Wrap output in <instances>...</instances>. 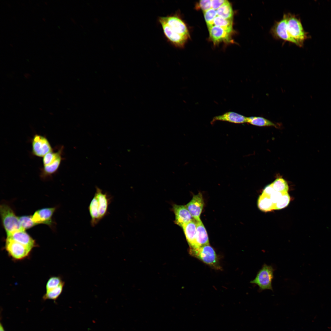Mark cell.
<instances>
[{
    "mask_svg": "<svg viewBox=\"0 0 331 331\" xmlns=\"http://www.w3.org/2000/svg\"><path fill=\"white\" fill-rule=\"evenodd\" d=\"M158 20L167 41L176 48H183L190 35L186 24L179 13L159 17Z\"/></svg>",
    "mask_w": 331,
    "mask_h": 331,
    "instance_id": "6da1fadb",
    "label": "cell"
},
{
    "mask_svg": "<svg viewBox=\"0 0 331 331\" xmlns=\"http://www.w3.org/2000/svg\"><path fill=\"white\" fill-rule=\"evenodd\" d=\"M111 201L109 195L96 187L95 192L88 207L92 226H95L105 216Z\"/></svg>",
    "mask_w": 331,
    "mask_h": 331,
    "instance_id": "7a4b0ae2",
    "label": "cell"
},
{
    "mask_svg": "<svg viewBox=\"0 0 331 331\" xmlns=\"http://www.w3.org/2000/svg\"><path fill=\"white\" fill-rule=\"evenodd\" d=\"M286 20V32L288 42L302 47L309 36L302 27L300 19L290 13L284 14Z\"/></svg>",
    "mask_w": 331,
    "mask_h": 331,
    "instance_id": "3957f363",
    "label": "cell"
},
{
    "mask_svg": "<svg viewBox=\"0 0 331 331\" xmlns=\"http://www.w3.org/2000/svg\"><path fill=\"white\" fill-rule=\"evenodd\" d=\"M189 253L205 264L216 269H221L217 255L214 249L210 245L199 248H190Z\"/></svg>",
    "mask_w": 331,
    "mask_h": 331,
    "instance_id": "277c9868",
    "label": "cell"
},
{
    "mask_svg": "<svg viewBox=\"0 0 331 331\" xmlns=\"http://www.w3.org/2000/svg\"><path fill=\"white\" fill-rule=\"evenodd\" d=\"M0 212L2 225L7 236L14 232L24 230L21 226L19 217L15 215L8 205L5 204H1Z\"/></svg>",
    "mask_w": 331,
    "mask_h": 331,
    "instance_id": "5b68a950",
    "label": "cell"
},
{
    "mask_svg": "<svg viewBox=\"0 0 331 331\" xmlns=\"http://www.w3.org/2000/svg\"><path fill=\"white\" fill-rule=\"evenodd\" d=\"M274 269L271 265L264 264L258 271L255 278L250 283L257 285L260 291L273 290L272 282Z\"/></svg>",
    "mask_w": 331,
    "mask_h": 331,
    "instance_id": "8992f818",
    "label": "cell"
},
{
    "mask_svg": "<svg viewBox=\"0 0 331 331\" xmlns=\"http://www.w3.org/2000/svg\"><path fill=\"white\" fill-rule=\"evenodd\" d=\"M5 248L8 254L16 260H22L28 257L32 249L12 239L6 238Z\"/></svg>",
    "mask_w": 331,
    "mask_h": 331,
    "instance_id": "52a82bcc",
    "label": "cell"
},
{
    "mask_svg": "<svg viewBox=\"0 0 331 331\" xmlns=\"http://www.w3.org/2000/svg\"><path fill=\"white\" fill-rule=\"evenodd\" d=\"M32 153L34 155L43 157L53 150L47 138L44 136L37 134L34 135L32 141Z\"/></svg>",
    "mask_w": 331,
    "mask_h": 331,
    "instance_id": "ba28073f",
    "label": "cell"
},
{
    "mask_svg": "<svg viewBox=\"0 0 331 331\" xmlns=\"http://www.w3.org/2000/svg\"><path fill=\"white\" fill-rule=\"evenodd\" d=\"M208 29L210 37L214 44L222 42L227 43L233 42L232 33L215 25L208 27Z\"/></svg>",
    "mask_w": 331,
    "mask_h": 331,
    "instance_id": "9c48e42d",
    "label": "cell"
},
{
    "mask_svg": "<svg viewBox=\"0 0 331 331\" xmlns=\"http://www.w3.org/2000/svg\"><path fill=\"white\" fill-rule=\"evenodd\" d=\"M204 200L201 193L194 195L191 200L185 206L193 219L196 221L201 220L200 216L204 206Z\"/></svg>",
    "mask_w": 331,
    "mask_h": 331,
    "instance_id": "30bf717a",
    "label": "cell"
},
{
    "mask_svg": "<svg viewBox=\"0 0 331 331\" xmlns=\"http://www.w3.org/2000/svg\"><path fill=\"white\" fill-rule=\"evenodd\" d=\"M172 209L175 216L174 223L181 227L193 219L185 205L174 204Z\"/></svg>",
    "mask_w": 331,
    "mask_h": 331,
    "instance_id": "8fae6325",
    "label": "cell"
},
{
    "mask_svg": "<svg viewBox=\"0 0 331 331\" xmlns=\"http://www.w3.org/2000/svg\"><path fill=\"white\" fill-rule=\"evenodd\" d=\"M55 210V207L39 209L35 211L32 216V219L36 224L43 223L51 225L52 223V217Z\"/></svg>",
    "mask_w": 331,
    "mask_h": 331,
    "instance_id": "7c38bea8",
    "label": "cell"
},
{
    "mask_svg": "<svg viewBox=\"0 0 331 331\" xmlns=\"http://www.w3.org/2000/svg\"><path fill=\"white\" fill-rule=\"evenodd\" d=\"M7 236V238L13 240L32 249L36 245L35 241L24 230L14 232Z\"/></svg>",
    "mask_w": 331,
    "mask_h": 331,
    "instance_id": "4fadbf2b",
    "label": "cell"
},
{
    "mask_svg": "<svg viewBox=\"0 0 331 331\" xmlns=\"http://www.w3.org/2000/svg\"><path fill=\"white\" fill-rule=\"evenodd\" d=\"M183 229L186 240L191 248H195L196 230V221L193 219L184 225Z\"/></svg>",
    "mask_w": 331,
    "mask_h": 331,
    "instance_id": "5bb4252c",
    "label": "cell"
},
{
    "mask_svg": "<svg viewBox=\"0 0 331 331\" xmlns=\"http://www.w3.org/2000/svg\"><path fill=\"white\" fill-rule=\"evenodd\" d=\"M247 117L233 112H228L219 116H215L212 120L211 123L217 121L228 122L235 124H242L247 123Z\"/></svg>",
    "mask_w": 331,
    "mask_h": 331,
    "instance_id": "9a60e30c",
    "label": "cell"
},
{
    "mask_svg": "<svg viewBox=\"0 0 331 331\" xmlns=\"http://www.w3.org/2000/svg\"><path fill=\"white\" fill-rule=\"evenodd\" d=\"M196 230L195 248L209 245L207 231L201 220L196 221ZM193 248V249H195Z\"/></svg>",
    "mask_w": 331,
    "mask_h": 331,
    "instance_id": "2e32d148",
    "label": "cell"
},
{
    "mask_svg": "<svg viewBox=\"0 0 331 331\" xmlns=\"http://www.w3.org/2000/svg\"><path fill=\"white\" fill-rule=\"evenodd\" d=\"M257 206L260 210L265 212L275 210V204L273 203L270 197L262 194L258 198Z\"/></svg>",
    "mask_w": 331,
    "mask_h": 331,
    "instance_id": "e0dca14e",
    "label": "cell"
},
{
    "mask_svg": "<svg viewBox=\"0 0 331 331\" xmlns=\"http://www.w3.org/2000/svg\"><path fill=\"white\" fill-rule=\"evenodd\" d=\"M218 16L227 19H233V11L230 3L228 1L216 10Z\"/></svg>",
    "mask_w": 331,
    "mask_h": 331,
    "instance_id": "ac0fdd59",
    "label": "cell"
},
{
    "mask_svg": "<svg viewBox=\"0 0 331 331\" xmlns=\"http://www.w3.org/2000/svg\"><path fill=\"white\" fill-rule=\"evenodd\" d=\"M247 123L260 127L276 126V125L271 121L260 116L247 117Z\"/></svg>",
    "mask_w": 331,
    "mask_h": 331,
    "instance_id": "d6986e66",
    "label": "cell"
},
{
    "mask_svg": "<svg viewBox=\"0 0 331 331\" xmlns=\"http://www.w3.org/2000/svg\"><path fill=\"white\" fill-rule=\"evenodd\" d=\"M233 20L224 19L217 16L213 21V25L220 27L228 32L233 33Z\"/></svg>",
    "mask_w": 331,
    "mask_h": 331,
    "instance_id": "ffe728a7",
    "label": "cell"
},
{
    "mask_svg": "<svg viewBox=\"0 0 331 331\" xmlns=\"http://www.w3.org/2000/svg\"><path fill=\"white\" fill-rule=\"evenodd\" d=\"M63 147H61L57 151L53 150L46 154L43 158V166L49 165L57 160L59 158H62Z\"/></svg>",
    "mask_w": 331,
    "mask_h": 331,
    "instance_id": "44dd1931",
    "label": "cell"
},
{
    "mask_svg": "<svg viewBox=\"0 0 331 331\" xmlns=\"http://www.w3.org/2000/svg\"><path fill=\"white\" fill-rule=\"evenodd\" d=\"M271 184L275 191L282 193L288 192L289 190L288 185L287 181L283 178H278Z\"/></svg>",
    "mask_w": 331,
    "mask_h": 331,
    "instance_id": "7402d4cb",
    "label": "cell"
},
{
    "mask_svg": "<svg viewBox=\"0 0 331 331\" xmlns=\"http://www.w3.org/2000/svg\"><path fill=\"white\" fill-rule=\"evenodd\" d=\"M64 285V283L56 288L46 291L43 296V299L44 300L50 299L55 300L61 294Z\"/></svg>",
    "mask_w": 331,
    "mask_h": 331,
    "instance_id": "603a6c76",
    "label": "cell"
},
{
    "mask_svg": "<svg viewBox=\"0 0 331 331\" xmlns=\"http://www.w3.org/2000/svg\"><path fill=\"white\" fill-rule=\"evenodd\" d=\"M19 222L22 229L25 230L37 225L33 221L32 216L24 215L19 217Z\"/></svg>",
    "mask_w": 331,
    "mask_h": 331,
    "instance_id": "cb8c5ba5",
    "label": "cell"
},
{
    "mask_svg": "<svg viewBox=\"0 0 331 331\" xmlns=\"http://www.w3.org/2000/svg\"><path fill=\"white\" fill-rule=\"evenodd\" d=\"M63 283L60 277H51L47 282L46 286V291L56 288Z\"/></svg>",
    "mask_w": 331,
    "mask_h": 331,
    "instance_id": "d4e9b609",
    "label": "cell"
},
{
    "mask_svg": "<svg viewBox=\"0 0 331 331\" xmlns=\"http://www.w3.org/2000/svg\"><path fill=\"white\" fill-rule=\"evenodd\" d=\"M290 200V197L288 192L283 193L279 200L275 204V210H280L286 207Z\"/></svg>",
    "mask_w": 331,
    "mask_h": 331,
    "instance_id": "484cf974",
    "label": "cell"
},
{
    "mask_svg": "<svg viewBox=\"0 0 331 331\" xmlns=\"http://www.w3.org/2000/svg\"><path fill=\"white\" fill-rule=\"evenodd\" d=\"M204 17L208 27L213 25V21L217 16L216 10L212 8L204 12Z\"/></svg>",
    "mask_w": 331,
    "mask_h": 331,
    "instance_id": "4316f807",
    "label": "cell"
},
{
    "mask_svg": "<svg viewBox=\"0 0 331 331\" xmlns=\"http://www.w3.org/2000/svg\"><path fill=\"white\" fill-rule=\"evenodd\" d=\"M198 5L204 12L212 8L211 0H200L198 3Z\"/></svg>",
    "mask_w": 331,
    "mask_h": 331,
    "instance_id": "83f0119b",
    "label": "cell"
},
{
    "mask_svg": "<svg viewBox=\"0 0 331 331\" xmlns=\"http://www.w3.org/2000/svg\"><path fill=\"white\" fill-rule=\"evenodd\" d=\"M283 193L275 191L270 196V198L275 204L279 200Z\"/></svg>",
    "mask_w": 331,
    "mask_h": 331,
    "instance_id": "f1b7e54d",
    "label": "cell"
},
{
    "mask_svg": "<svg viewBox=\"0 0 331 331\" xmlns=\"http://www.w3.org/2000/svg\"><path fill=\"white\" fill-rule=\"evenodd\" d=\"M227 1L226 0H211L212 8L216 10Z\"/></svg>",
    "mask_w": 331,
    "mask_h": 331,
    "instance_id": "f546056e",
    "label": "cell"
},
{
    "mask_svg": "<svg viewBox=\"0 0 331 331\" xmlns=\"http://www.w3.org/2000/svg\"><path fill=\"white\" fill-rule=\"evenodd\" d=\"M275 191L271 184H270L268 185L264 188L262 194L270 197V195Z\"/></svg>",
    "mask_w": 331,
    "mask_h": 331,
    "instance_id": "4dcf8cb0",
    "label": "cell"
},
{
    "mask_svg": "<svg viewBox=\"0 0 331 331\" xmlns=\"http://www.w3.org/2000/svg\"><path fill=\"white\" fill-rule=\"evenodd\" d=\"M0 331H5L1 322H0Z\"/></svg>",
    "mask_w": 331,
    "mask_h": 331,
    "instance_id": "1f68e13d",
    "label": "cell"
}]
</instances>
